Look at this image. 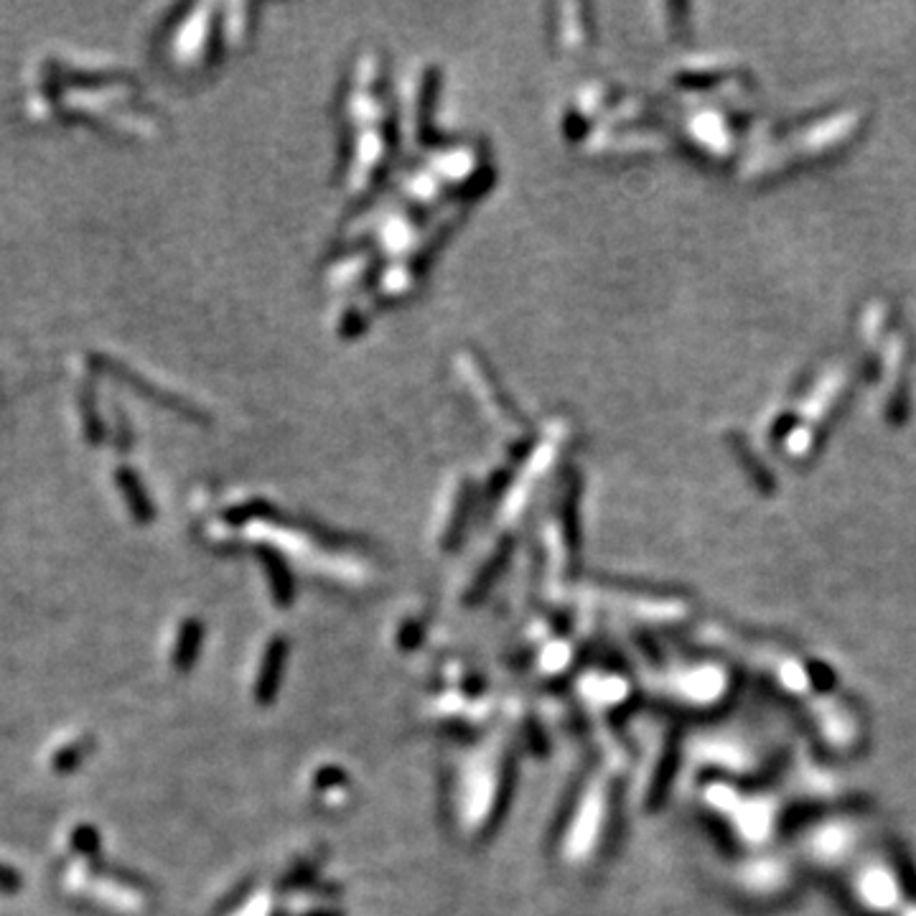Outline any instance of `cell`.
I'll use <instances>...</instances> for the list:
<instances>
[{
  "label": "cell",
  "mask_w": 916,
  "mask_h": 916,
  "mask_svg": "<svg viewBox=\"0 0 916 916\" xmlns=\"http://www.w3.org/2000/svg\"><path fill=\"white\" fill-rule=\"evenodd\" d=\"M509 754L504 741H486L458 769L456 820L466 838H481L502 817L512 784Z\"/></svg>",
  "instance_id": "1"
},
{
  "label": "cell",
  "mask_w": 916,
  "mask_h": 916,
  "mask_svg": "<svg viewBox=\"0 0 916 916\" xmlns=\"http://www.w3.org/2000/svg\"><path fill=\"white\" fill-rule=\"evenodd\" d=\"M611 802L614 789L609 782H588L578 797L568 827H565L560 853L568 866H588L609 838Z\"/></svg>",
  "instance_id": "2"
},
{
  "label": "cell",
  "mask_w": 916,
  "mask_h": 916,
  "mask_svg": "<svg viewBox=\"0 0 916 916\" xmlns=\"http://www.w3.org/2000/svg\"><path fill=\"white\" fill-rule=\"evenodd\" d=\"M288 660V642L273 637L263 649V660L257 665L255 680H252V695L260 705L273 703L278 695L280 677H283V665Z\"/></svg>",
  "instance_id": "3"
},
{
  "label": "cell",
  "mask_w": 916,
  "mask_h": 916,
  "mask_svg": "<svg viewBox=\"0 0 916 916\" xmlns=\"http://www.w3.org/2000/svg\"><path fill=\"white\" fill-rule=\"evenodd\" d=\"M677 766H680V738L675 736L665 743V749H662L660 759H657V766H654L652 782H649V787H647L649 810H657V807H662V802H665L672 782H675Z\"/></svg>",
  "instance_id": "4"
},
{
  "label": "cell",
  "mask_w": 916,
  "mask_h": 916,
  "mask_svg": "<svg viewBox=\"0 0 916 916\" xmlns=\"http://www.w3.org/2000/svg\"><path fill=\"white\" fill-rule=\"evenodd\" d=\"M275 911V894L273 891H257L237 909L235 916H273Z\"/></svg>",
  "instance_id": "5"
},
{
  "label": "cell",
  "mask_w": 916,
  "mask_h": 916,
  "mask_svg": "<svg viewBox=\"0 0 916 916\" xmlns=\"http://www.w3.org/2000/svg\"><path fill=\"white\" fill-rule=\"evenodd\" d=\"M196 644H199V629H196L194 624H189L184 629V634H181L179 647H176V662H179V665L186 667L191 660H194Z\"/></svg>",
  "instance_id": "6"
}]
</instances>
